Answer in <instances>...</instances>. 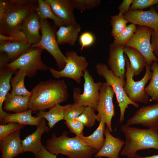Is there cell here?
I'll return each instance as SVG.
<instances>
[{"label": "cell", "mask_w": 158, "mask_h": 158, "mask_svg": "<svg viewBox=\"0 0 158 158\" xmlns=\"http://www.w3.org/2000/svg\"><path fill=\"white\" fill-rule=\"evenodd\" d=\"M29 109L32 112L45 111L66 101L69 96L64 79L41 81L31 91Z\"/></svg>", "instance_id": "obj_1"}, {"label": "cell", "mask_w": 158, "mask_h": 158, "mask_svg": "<svg viewBox=\"0 0 158 158\" xmlns=\"http://www.w3.org/2000/svg\"><path fill=\"white\" fill-rule=\"evenodd\" d=\"M120 129L126 137L121 155L131 158L140 150L152 148L158 151V128L142 129L124 124Z\"/></svg>", "instance_id": "obj_2"}, {"label": "cell", "mask_w": 158, "mask_h": 158, "mask_svg": "<svg viewBox=\"0 0 158 158\" xmlns=\"http://www.w3.org/2000/svg\"><path fill=\"white\" fill-rule=\"evenodd\" d=\"M6 8L0 20V34L10 36L19 30L25 18L36 11L37 0H6Z\"/></svg>", "instance_id": "obj_3"}, {"label": "cell", "mask_w": 158, "mask_h": 158, "mask_svg": "<svg viewBox=\"0 0 158 158\" xmlns=\"http://www.w3.org/2000/svg\"><path fill=\"white\" fill-rule=\"evenodd\" d=\"M68 132L64 131L61 135L57 137L53 133L51 138L46 142V148L53 154H61L68 158H92L98 152L83 143L77 136L68 137Z\"/></svg>", "instance_id": "obj_4"}, {"label": "cell", "mask_w": 158, "mask_h": 158, "mask_svg": "<svg viewBox=\"0 0 158 158\" xmlns=\"http://www.w3.org/2000/svg\"><path fill=\"white\" fill-rule=\"evenodd\" d=\"M95 68L98 74L104 78L106 82L112 87L114 91L120 109L119 123H121L124 120L125 112L128 105H132L137 108L139 104L132 101L127 96L124 90L125 82L116 76L106 64L99 63L96 64Z\"/></svg>", "instance_id": "obj_5"}, {"label": "cell", "mask_w": 158, "mask_h": 158, "mask_svg": "<svg viewBox=\"0 0 158 158\" xmlns=\"http://www.w3.org/2000/svg\"><path fill=\"white\" fill-rule=\"evenodd\" d=\"M124 57L126 63V82L124 87L125 92L132 101L146 104L148 102L149 96L145 91V87L152 76L151 66L146 64L143 77L140 80L135 81L133 79L134 74L130 68L129 60L126 55H124Z\"/></svg>", "instance_id": "obj_6"}, {"label": "cell", "mask_w": 158, "mask_h": 158, "mask_svg": "<svg viewBox=\"0 0 158 158\" xmlns=\"http://www.w3.org/2000/svg\"><path fill=\"white\" fill-rule=\"evenodd\" d=\"M43 50L40 48L31 47L16 60L5 66L13 70L23 71L29 78L34 77L38 71H46L48 68L41 59Z\"/></svg>", "instance_id": "obj_7"}, {"label": "cell", "mask_w": 158, "mask_h": 158, "mask_svg": "<svg viewBox=\"0 0 158 158\" xmlns=\"http://www.w3.org/2000/svg\"><path fill=\"white\" fill-rule=\"evenodd\" d=\"M42 34L40 41L31 45L32 47L40 48L48 52L54 58L59 71L62 70L66 64L67 58L59 47L56 34L47 19L40 20Z\"/></svg>", "instance_id": "obj_8"}, {"label": "cell", "mask_w": 158, "mask_h": 158, "mask_svg": "<svg viewBox=\"0 0 158 158\" xmlns=\"http://www.w3.org/2000/svg\"><path fill=\"white\" fill-rule=\"evenodd\" d=\"M66 64L64 68L60 71L48 67L50 72L55 78L63 77L70 78L78 83H80L81 77L84 76V72L87 70L88 63L84 56L78 55L74 51L66 52Z\"/></svg>", "instance_id": "obj_9"}, {"label": "cell", "mask_w": 158, "mask_h": 158, "mask_svg": "<svg viewBox=\"0 0 158 158\" xmlns=\"http://www.w3.org/2000/svg\"><path fill=\"white\" fill-rule=\"evenodd\" d=\"M84 83L82 93L79 88H73V97L74 103L85 107L89 106L96 111L99 100V90L102 83L95 82L92 75L87 70L84 72Z\"/></svg>", "instance_id": "obj_10"}, {"label": "cell", "mask_w": 158, "mask_h": 158, "mask_svg": "<svg viewBox=\"0 0 158 158\" xmlns=\"http://www.w3.org/2000/svg\"><path fill=\"white\" fill-rule=\"evenodd\" d=\"M153 30L152 28L138 26L132 37L123 45L124 47H133L139 51L145 58L146 64L151 66L153 61H158L152 49L151 39Z\"/></svg>", "instance_id": "obj_11"}, {"label": "cell", "mask_w": 158, "mask_h": 158, "mask_svg": "<svg viewBox=\"0 0 158 158\" xmlns=\"http://www.w3.org/2000/svg\"><path fill=\"white\" fill-rule=\"evenodd\" d=\"M115 93L112 87L106 82L102 83L99 90V100L97 106L96 111L97 121H103L110 132L113 130L111 122L115 115L114 106L113 103V98Z\"/></svg>", "instance_id": "obj_12"}, {"label": "cell", "mask_w": 158, "mask_h": 158, "mask_svg": "<svg viewBox=\"0 0 158 158\" xmlns=\"http://www.w3.org/2000/svg\"><path fill=\"white\" fill-rule=\"evenodd\" d=\"M128 126L140 124L148 128H158V102L140 108L127 121Z\"/></svg>", "instance_id": "obj_13"}, {"label": "cell", "mask_w": 158, "mask_h": 158, "mask_svg": "<svg viewBox=\"0 0 158 158\" xmlns=\"http://www.w3.org/2000/svg\"><path fill=\"white\" fill-rule=\"evenodd\" d=\"M124 46L113 42L109 46L107 63L109 69L117 76L126 82V63Z\"/></svg>", "instance_id": "obj_14"}, {"label": "cell", "mask_w": 158, "mask_h": 158, "mask_svg": "<svg viewBox=\"0 0 158 158\" xmlns=\"http://www.w3.org/2000/svg\"><path fill=\"white\" fill-rule=\"evenodd\" d=\"M128 22L135 25L146 26L153 29L158 28V13L156 9L151 8L148 10H129L124 14Z\"/></svg>", "instance_id": "obj_15"}, {"label": "cell", "mask_w": 158, "mask_h": 158, "mask_svg": "<svg viewBox=\"0 0 158 158\" xmlns=\"http://www.w3.org/2000/svg\"><path fill=\"white\" fill-rule=\"evenodd\" d=\"M41 25L39 16L35 11L29 15L21 25L19 30L25 35L29 44L30 45L37 44L40 41V34Z\"/></svg>", "instance_id": "obj_16"}, {"label": "cell", "mask_w": 158, "mask_h": 158, "mask_svg": "<svg viewBox=\"0 0 158 158\" xmlns=\"http://www.w3.org/2000/svg\"><path fill=\"white\" fill-rule=\"evenodd\" d=\"M55 14L65 26L77 23L74 13L75 8L71 0H47Z\"/></svg>", "instance_id": "obj_17"}, {"label": "cell", "mask_w": 158, "mask_h": 158, "mask_svg": "<svg viewBox=\"0 0 158 158\" xmlns=\"http://www.w3.org/2000/svg\"><path fill=\"white\" fill-rule=\"evenodd\" d=\"M49 130L48 126H47L45 119L43 118L35 131L21 140L22 153L30 152L36 155L42 145L41 140L42 135L48 132Z\"/></svg>", "instance_id": "obj_18"}, {"label": "cell", "mask_w": 158, "mask_h": 158, "mask_svg": "<svg viewBox=\"0 0 158 158\" xmlns=\"http://www.w3.org/2000/svg\"><path fill=\"white\" fill-rule=\"evenodd\" d=\"M20 131L11 133L0 142L1 158H13L22 153Z\"/></svg>", "instance_id": "obj_19"}, {"label": "cell", "mask_w": 158, "mask_h": 158, "mask_svg": "<svg viewBox=\"0 0 158 158\" xmlns=\"http://www.w3.org/2000/svg\"><path fill=\"white\" fill-rule=\"evenodd\" d=\"M109 130L105 127L104 131L105 140L102 149L94 155L95 157H105L118 158L119 153L125 145V141L113 136Z\"/></svg>", "instance_id": "obj_20"}, {"label": "cell", "mask_w": 158, "mask_h": 158, "mask_svg": "<svg viewBox=\"0 0 158 158\" xmlns=\"http://www.w3.org/2000/svg\"><path fill=\"white\" fill-rule=\"evenodd\" d=\"M31 45L20 41L0 40V51L6 55L10 63L31 48Z\"/></svg>", "instance_id": "obj_21"}, {"label": "cell", "mask_w": 158, "mask_h": 158, "mask_svg": "<svg viewBox=\"0 0 158 158\" xmlns=\"http://www.w3.org/2000/svg\"><path fill=\"white\" fill-rule=\"evenodd\" d=\"M16 71L5 66L0 67V122L9 113L3 110V106L6 96L11 90L10 80Z\"/></svg>", "instance_id": "obj_22"}, {"label": "cell", "mask_w": 158, "mask_h": 158, "mask_svg": "<svg viewBox=\"0 0 158 158\" xmlns=\"http://www.w3.org/2000/svg\"><path fill=\"white\" fill-rule=\"evenodd\" d=\"M81 30V26L77 23L69 26H61L56 32L59 45L68 44L74 46Z\"/></svg>", "instance_id": "obj_23"}, {"label": "cell", "mask_w": 158, "mask_h": 158, "mask_svg": "<svg viewBox=\"0 0 158 158\" xmlns=\"http://www.w3.org/2000/svg\"><path fill=\"white\" fill-rule=\"evenodd\" d=\"M32 112L31 110L28 109L26 111L20 113L13 114L9 113L0 122V124L14 122L24 126L30 125L37 127L43 118L32 116Z\"/></svg>", "instance_id": "obj_24"}, {"label": "cell", "mask_w": 158, "mask_h": 158, "mask_svg": "<svg viewBox=\"0 0 158 158\" xmlns=\"http://www.w3.org/2000/svg\"><path fill=\"white\" fill-rule=\"evenodd\" d=\"M30 98L8 92L4 102L3 109L6 112H13L15 113L26 111L29 109Z\"/></svg>", "instance_id": "obj_25"}, {"label": "cell", "mask_w": 158, "mask_h": 158, "mask_svg": "<svg viewBox=\"0 0 158 158\" xmlns=\"http://www.w3.org/2000/svg\"><path fill=\"white\" fill-rule=\"evenodd\" d=\"M123 52L129 60L130 68L134 75L140 74L146 64L143 56L138 50L131 47H124Z\"/></svg>", "instance_id": "obj_26"}, {"label": "cell", "mask_w": 158, "mask_h": 158, "mask_svg": "<svg viewBox=\"0 0 158 158\" xmlns=\"http://www.w3.org/2000/svg\"><path fill=\"white\" fill-rule=\"evenodd\" d=\"M105 125L103 121H101L98 127L91 135L88 136L77 137L83 143L98 152L102 149L105 142L104 133Z\"/></svg>", "instance_id": "obj_27"}, {"label": "cell", "mask_w": 158, "mask_h": 158, "mask_svg": "<svg viewBox=\"0 0 158 158\" xmlns=\"http://www.w3.org/2000/svg\"><path fill=\"white\" fill-rule=\"evenodd\" d=\"M71 104L62 106L57 104L49 109L48 111H40L37 113L36 116L42 117L48 122L49 129L52 128L59 121L63 120L64 113L65 110Z\"/></svg>", "instance_id": "obj_28"}, {"label": "cell", "mask_w": 158, "mask_h": 158, "mask_svg": "<svg viewBox=\"0 0 158 158\" xmlns=\"http://www.w3.org/2000/svg\"><path fill=\"white\" fill-rule=\"evenodd\" d=\"M27 76L26 72L20 70H16L14 75L10 80L12 87L11 93L13 95L30 97L31 92L28 91L25 85V79Z\"/></svg>", "instance_id": "obj_29"}, {"label": "cell", "mask_w": 158, "mask_h": 158, "mask_svg": "<svg viewBox=\"0 0 158 158\" xmlns=\"http://www.w3.org/2000/svg\"><path fill=\"white\" fill-rule=\"evenodd\" d=\"M38 6L36 10L40 20L49 18L52 20L55 25L59 28L65 26L62 21L57 17L53 11L47 0H38Z\"/></svg>", "instance_id": "obj_30"}, {"label": "cell", "mask_w": 158, "mask_h": 158, "mask_svg": "<svg viewBox=\"0 0 158 158\" xmlns=\"http://www.w3.org/2000/svg\"><path fill=\"white\" fill-rule=\"evenodd\" d=\"M152 75L150 82L145 87V91L147 95L151 98L152 100L158 102V63L153 61L150 66Z\"/></svg>", "instance_id": "obj_31"}, {"label": "cell", "mask_w": 158, "mask_h": 158, "mask_svg": "<svg viewBox=\"0 0 158 158\" xmlns=\"http://www.w3.org/2000/svg\"><path fill=\"white\" fill-rule=\"evenodd\" d=\"M111 18L110 23L112 27L111 35L114 37L125 29L128 22L125 18L124 15L119 13L111 16Z\"/></svg>", "instance_id": "obj_32"}, {"label": "cell", "mask_w": 158, "mask_h": 158, "mask_svg": "<svg viewBox=\"0 0 158 158\" xmlns=\"http://www.w3.org/2000/svg\"><path fill=\"white\" fill-rule=\"evenodd\" d=\"M95 111L90 107H85L82 113L75 120L80 121L87 127H91L95 124L97 119Z\"/></svg>", "instance_id": "obj_33"}, {"label": "cell", "mask_w": 158, "mask_h": 158, "mask_svg": "<svg viewBox=\"0 0 158 158\" xmlns=\"http://www.w3.org/2000/svg\"><path fill=\"white\" fill-rule=\"evenodd\" d=\"M136 30V26L133 24L127 25L119 34L114 37L113 42L123 46L133 36Z\"/></svg>", "instance_id": "obj_34"}, {"label": "cell", "mask_w": 158, "mask_h": 158, "mask_svg": "<svg viewBox=\"0 0 158 158\" xmlns=\"http://www.w3.org/2000/svg\"><path fill=\"white\" fill-rule=\"evenodd\" d=\"M85 107L74 102L71 104L64 111L63 120L66 121L76 119L82 113Z\"/></svg>", "instance_id": "obj_35"}, {"label": "cell", "mask_w": 158, "mask_h": 158, "mask_svg": "<svg viewBox=\"0 0 158 158\" xmlns=\"http://www.w3.org/2000/svg\"><path fill=\"white\" fill-rule=\"evenodd\" d=\"M25 126L14 122L0 125V142L11 133L23 128Z\"/></svg>", "instance_id": "obj_36"}, {"label": "cell", "mask_w": 158, "mask_h": 158, "mask_svg": "<svg viewBox=\"0 0 158 158\" xmlns=\"http://www.w3.org/2000/svg\"><path fill=\"white\" fill-rule=\"evenodd\" d=\"M75 8L84 11L95 8L101 3L100 0H71Z\"/></svg>", "instance_id": "obj_37"}, {"label": "cell", "mask_w": 158, "mask_h": 158, "mask_svg": "<svg viewBox=\"0 0 158 158\" xmlns=\"http://www.w3.org/2000/svg\"><path fill=\"white\" fill-rule=\"evenodd\" d=\"M64 123L70 132L75 134L77 136L81 137L83 136L84 126L80 121L75 119L67 120Z\"/></svg>", "instance_id": "obj_38"}, {"label": "cell", "mask_w": 158, "mask_h": 158, "mask_svg": "<svg viewBox=\"0 0 158 158\" xmlns=\"http://www.w3.org/2000/svg\"><path fill=\"white\" fill-rule=\"evenodd\" d=\"M158 4V0H134L129 10H142Z\"/></svg>", "instance_id": "obj_39"}, {"label": "cell", "mask_w": 158, "mask_h": 158, "mask_svg": "<svg viewBox=\"0 0 158 158\" xmlns=\"http://www.w3.org/2000/svg\"><path fill=\"white\" fill-rule=\"evenodd\" d=\"M95 41V38L93 34L89 32H85L82 33L79 38L81 46V51L83 48L92 45Z\"/></svg>", "instance_id": "obj_40"}, {"label": "cell", "mask_w": 158, "mask_h": 158, "mask_svg": "<svg viewBox=\"0 0 158 158\" xmlns=\"http://www.w3.org/2000/svg\"><path fill=\"white\" fill-rule=\"evenodd\" d=\"M0 40L20 41L29 43L25 35L20 30H18L10 36H6L0 34Z\"/></svg>", "instance_id": "obj_41"}, {"label": "cell", "mask_w": 158, "mask_h": 158, "mask_svg": "<svg viewBox=\"0 0 158 158\" xmlns=\"http://www.w3.org/2000/svg\"><path fill=\"white\" fill-rule=\"evenodd\" d=\"M151 42L152 51L155 56L158 57V28L153 29Z\"/></svg>", "instance_id": "obj_42"}, {"label": "cell", "mask_w": 158, "mask_h": 158, "mask_svg": "<svg viewBox=\"0 0 158 158\" xmlns=\"http://www.w3.org/2000/svg\"><path fill=\"white\" fill-rule=\"evenodd\" d=\"M56 155L55 154L49 151L45 147L42 145L40 150L35 155V158H56Z\"/></svg>", "instance_id": "obj_43"}, {"label": "cell", "mask_w": 158, "mask_h": 158, "mask_svg": "<svg viewBox=\"0 0 158 158\" xmlns=\"http://www.w3.org/2000/svg\"><path fill=\"white\" fill-rule=\"evenodd\" d=\"M134 0H123L118 7L119 13L124 15L129 10Z\"/></svg>", "instance_id": "obj_44"}, {"label": "cell", "mask_w": 158, "mask_h": 158, "mask_svg": "<svg viewBox=\"0 0 158 158\" xmlns=\"http://www.w3.org/2000/svg\"><path fill=\"white\" fill-rule=\"evenodd\" d=\"M10 63L6 55L4 53L1 52L0 53V67L5 66Z\"/></svg>", "instance_id": "obj_45"}, {"label": "cell", "mask_w": 158, "mask_h": 158, "mask_svg": "<svg viewBox=\"0 0 158 158\" xmlns=\"http://www.w3.org/2000/svg\"><path fill=\"white\" fill-rule=\"evenodd\" d=\"M6 6V0H0V20L3 17L5 11Z\"/></svg>", "instance_id": "obj_46"}, {"label": "cell", "mask_w": 158, "mask_h": 158, "mask_svg": "<svg viewBox=\"0 0 158 158\" xmlns=\"http://www.w3.org/2000/svg\"><path fill=\"white\" fill-rule=\"evenodd\" d=\"M131 158H158V154H154L149 156L142 157L136 153L135 156Z\"/></svg>", "instance_id": "obj_47"}, {"label": "cell", "mask_w": 158, "mask_h": 158, "mask_svg": "<svg viewBox=\"0 0 158 158\" xmlns=\"http://www.w3.org/2000/svg\"><path fill=\"white\" fill-rule=\"evenodd\" d=\"M155 9L158 10V5L156 6Z\"/></svg>", "instance_id": "obj_48"}]
</instances>
